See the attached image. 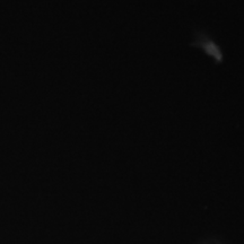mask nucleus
Listing matches in <instances>:
<instances>
[]
</instances>
